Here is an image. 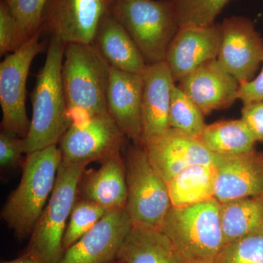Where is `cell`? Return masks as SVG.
I'll list each match as a JSON object with an SVG mask.
<instances>
[{
	"label": "cell",
	"mask_w": 263,
	"mask_h": 263,
	"mask_svg": "<svg viewBox=\"0 0 263 263\" xmlns=\"http://www.w3.org/2000/svg\"><path fill=\"white\" fill-rule=\"evenodd\" d=\"M87 164H67L59 167L54 188L38 219L24 252L46 263H59L65 253L63 238L78 199V190Z\"/></svg>",
	"instance_id": "obj_6"
},
{
	"label": "cell",
	"mask_w": 263,
	"mask_h": 263,
	"mask_svg": "<svg viewBox=\"0 0 263 263\" xmlns=\"http://www.w3.org/2000/svg\"><path fill=\"white\" fill-rule=\"evenodd\" d=\"M143 86L141 74L110 67L106 98L108 113L124 136L136 144H141L142 141Z\"/></svg>",
	"instance_id": "obj_16"
},
{
	"label": "cell",
	"mask_w": 263,
	"mask_h": 263,
	"mask_svg": "<svg viewBox=\"0 0 263 263\" xmlns=\"http://www.w3.org/2000/svg\"><path fill=\"white\" fill-rule=\"evenodd\" d=\"M220 202L215 198L171 207L160 229L189 263H214L224 246Z\"/></svg>",
	"instance_id": "obj_4"
},
{
	"label": "cell",
	"mask_w": 263,
	"mask_h": 263,
	"mask_svg": "<svg viewBox=\"0 0 263 263\" xmlns=\"http://www.w3.org/2000/svg\"><path fill=\"white\" fill-rule=\"evenodd\" d=\"M123 157L127 185L125 209L133 226L160 229L172 207L167 182L154 168L142 145L134 143Z\"/></svg>",
	"instance_id": "obj_7"
},
{
	"label": "cell",
	"mask_w": 263,
	"mask_h": 263,
	"mask_svg": "<svg viewBox=\"0 0 263 263\" xmlns=\"http://www.w3.org/2000/svg\"><path fill=\"white\" fill-rule=\"evenodd\" d=\"M65 46L58 38L50 37L44 65L31 94L32 119L23 138L27 155L57 145L72 124L62 77Z\"/></svg>",
	"instance_id": "obj_1"
},
{
	"label": "cell",
	"mask_w": 263,
	"mask_h": 263,
	"mask_svg": "<svg viewBox=\"0 0 263 263\" xmlns=\"http://www.w3.org/2000/svg\"><path fill=\"white\" fill-rule=\"evenodd\" d=\"M241 119L247 124L257 142L263 143V100L245 104Z\"/></svg>",
	"instance_id": "obj_32"
},
{
	"label": "cell",
	"mask_w": 263,
	"mask_h": 263,
	"mask_svg": "<svg viewBox=\"0 0 263 263\" xmlns=\"http://www.w3.org/2000/svg\"><path fill=\"white\" fill-rule=\"evenodd\" d=\"M5 0L0 1V55L13 53L30 39Z\"/></svg>",
	"instance_id": "obj_29"
},
{
	"label": "cell",
	"mask_w": 263,
	"mask_h": 263,
	"mask_svg": "<svg viewBox=\"0 0 263 263\" xmlns=\"http://www.w3.org/2000/svg\"><path fill=\"white\" fill-rule=\"evenodd\" d=\"M12 13L32 37L42 31V15L47 0H5Z\"/></svg>",
	"instance_id": "obj_30"
},
{
	"label": "cell",
	"mask_w": 263,
	"mask_h": 263,
	"mask_svg": "<svg viewBox=\"0 0 263 263\" xmlns=\"http://www.w3.org/2000/svg\"><path fill=\"white\" fill-rule=\"evenodd\" d=\"M42 31L34 34L18 50L10 53L0 63V105L3 131L24 138L30 120L26 109L27 82L33 60L43 51L40 41Z\"/></svg>",
	"instance_id": "obj_8"
},
{
	"label": "cell",
	"mask_w": 263,
	"mask_h": 263,
	"mask_svg": "<svg viewBox=\"0 0 263 263\" xmlns=\"http://www.w3.org/2000/svg\"><path fill=\"white\" fill-rule=\"evenodd\" d=\"M24 154L23 138L2 130L0 134V165L2 168L15 167Z\"/></svg>",
	"instance_id": "obj_31"
},
{
	"label": "cell",
	"mask_w": 263,
	"mask_h": 263,
	"mask_svg": "<svg viewBox=\"0 0 263 263\" xmlns=\"http://www.w3.org/2000/svg\"><path fill=\"white\" fill-rule=\"evenodd\" d=\"M142 146L154 168L167 183L186 167L215 164L218 158V155L208 150L197 138L172 128Z\"/></svg>",
	"instance_id": "obj_13"
},
{
	"label": "cell",
	"mask_w": 263,
	"mask_h": 263,
	"mask_svg": "<svg viewBox=\"0 0 263 263\" xmlns=\"http://www.w3.org/2000/svg\"><path fill=\"white\" fill-rule=\"evenodd\" d=\"M199 140L208 150L219 155H237L255 150L257 143L240 118L206 124Z\"/></svg>",
	"instance_id": "obj_24"
},
{
	"label": "cell",
	"mask_w": 263,
	"mask_h": 263,
	"mask_svg": "<svg viewBox=\"0 0 263 263\" xmlns=\"http://www.w3.org/2000/svg\"><path fill=\"white\" fill-rule=\"evenodd\" d=\"M126 209L108 211L80 239L67 249L59 263H110L133 228Z\"/></svg>",
	"instance_id": "obj_12"
},
{
	"label": "cell",
	"mask_w": 263,
	"mask_h": 263,
	"mask_svg": "<svg viewBox=\"0 0 263 263\" xmlns=\"http://www.w3.org/2000/svg\"><path fill=\"white\" fill-rule=\"evenodd\" d=\"M114 0H47L43 33L69 43L93 44L102 21L111 13Z\"/></svg>",
	"instance_id": "obj_9"
},
{
	"label": "cell",
	"mask_w": 263,
	"mask_h": 263,
	"mask_svg": "<svg viewBox=\"0 0 263 263\" xmlns=\"http://www.w3.org/2000/svg\"><path fill=\"white\" fill-rule=\"evenodd\" d=\"M110 263H122L121 261H119V259H116V260L113 261V262Z\"/></svg>",
	"instance_id": "obj_35"
},
{
	"label": "cell",
	"mask_w": 263,
	"mask_h": 263,
	"mask_svg": "<svg viewBox=\"0 0 263 263\" xmlns=\"http://www.w3.org/2000/svg\"><path fill=\"white\" fill-rule=\"evenodd\" d=\"M126 138L109 114L73 122L59 142L62 162L87 164L102 162L122 151Z\"/></svg>",
	"instance_id": "obj_10"
},
{
	"label": "cell",
	"mask_w": 263,
	"mask_h": 263,
	"mask_svg": "<svg viewBox=\"0 0 263 263\" xmlns=\"http://www.w3.org/2000/svg\"><path fill=\"white\" fill-rule=\"evenodd\" d=\"M111 13L136 43L147 65L164 61L180 27L172 0H114Z\"/></svg>",
	"instance_id": "obj_5"
},
{
	"label": "cell",
	"mask_w": 263,
	"mask_h": 263,
	"mask_svg": "<svg viewBox=\"0 0 263 263\" xmlns=\"http://www.w3.org/2000/svg\"><path fill=\"white\" fill-rule=\"evenodd\" d=\"M180 27L208 26L233 0H172Z\"/></svg>",
	"instance_id": "obj_26"
},
{
	"label": "cell",
	"mask_w": 263,
	"mask_h": 263,
	"mask_svg": "<svg viewBox=\"0 0 263 263\" xmlns=\"http://www.w3.org/2000/svg\"><path fill=\"white\" fill-rule=\"evenodd\" d=\"M61 163L57 145L27 154L20 183L1 211L2 219L19 241L30 238L51 197Z\"/></svg>",
	"instance_id": "obj_2"
},
{
	"label": "cell",
	"mask_w": 263,
	"mask_h": 263,
	"mask_svg": "<svg viewBox=\"0 0 263 263\" xmlns=\"http://www.w3.org/2000/svg\"><path fill=\"white\" fill-rule=\"evenodd\" d=\"M220 25L221 42L217 61L239 84L255 78L263 61V38L252 21L231 16Z\"/></svg>",
	"instance_id": "obj_11"
},
{
	"label": "cell",
	"mask_w": 263,
	"mask_h": 263,
	"mask_svg": "<svg viewBox=\"0 0 263 263\" xmlns=\"http://www.w3.org/2000/svg\"><path fill=\"white\" fill-rule=\"evenodd\" d=\"M93 44L113 68L141 75L146 70V62L136 43L111 13L102 21Z\"/></svg>",
	"instance_id": "obj_20"
},
{
	"label": "cell",
	"mask_w": 263,
	"mask_h": 263,
	"mask_svg": "<svg viewBox=\"0 0 263 263\" xmlns=\"http://www.w3.org/2000/svg\"><path fill=\"white\" fill-rule=\"evenodd\" d=\"M122 152L102 161L98 169L84 171L79 184L78 198L95 202L108 211L125 209L127 185Z\"/></svg>",
	"instance_id": "obj_19"
},
{
	"label": "cell",
	"mask_w": 263,
	"mask_h": 263,
	"mask_svg": "<svg viewBox=\"0 0 263 263\" xmlns=\"http://www.w3.org/2000/svg\"><path fill=\"white\" fill-rule=\"evenodd\" d=\"M220 42L219 24L180 27L164 58L175 82H179L199 67L216 60Z\"/></svg>",
	"instance_id": "obj_14"
},
{
	"label": "cell",
	"mask_w": 263,
	"mask_h": 263,
	"mask_svg": "<svg viewBox=\"0 0 263 263\" xmlns=\"http://www.w3.org/2000/svg\"><path fill=\"white\" fill-rule=\"evenodd\" d=\"M214 198L220 203L263 195V152L219 155Z\"/></svg>",
	"instance_id": "obj_15"
},
{
	"label": "cell",
	"mask_w": 263,
	"mask_h": 263,
	"mask_svg": "<svg viewBox=\"0 0 263 263\" xmlns=\"http://www.w3.org/2000/svg\"><path fill=\"white\" fill-rule=\"evenodd\" d=\"M109 76L110 66L94 44L66 45L62 77L71 121L108 114Z\"/></svg>",
	"instance_id": "obj_3"
},
{
	"label": "cell",
	"mask_w": 263,
	"mask_h": 263,
	"mask_svg": "<svg viewBox=\"0 0 263 263\" xmlns=\"http://www.w3.org/2000/svg\"><path fill=\"white\" fill-rule=\"evenodd\" d=\"M259 75L249 82L240 84L238 100L245 104L263 100V61Z\"/></svg>",
	"instance_id": "obj_33"
},
{
	"label": "cell",
	"mask_w": 263,
	"mask_h": 263,
	"mask_svg": "<svg viewBox=\"0 0 263 263\" xmlns=\"http://www.w3.org/2000/svg\"><path fill=\"white\" fill-rule=\"evenodd\" d=\"M122 263H189L161 229L133 226L118 254Z\"/></svg>",
	"instance_id": "obj_21"
},
{
	"label": "cell",
	"mask_w": 263,
	"mask_h": 263,
	"mask_svg": "<svg viewBox=\"0 0 263 263\" xmlns=\"http://www.w3.org/2000/svg\"><path fill=\"white\" fill-rule=\"evenodd\" d=\"M0 263H46L32 254L23 252L20 257L10 260H3Z\"/></svg>",
	"instance_id": "obj_34"
},
{
	"label": "cell",
	"mask_w": 263,
	"mask_h": 263,
	"mask_svg": "<svg viewBox=\"0 0 263 263\" xmlns=\"http://www.w3.org/2000/svg\"><path fill=\"white\" fill-rule=\"evenodd\" d=\"M108 212L98 204L78 198L71 212L64 235L65 252L88 233Z\"/></svg>",
	"instance_id": "obj_27"
},
{
	"label": "cell",
	"mask_w": 263,
	"mask_h": 263,
	"mask_svg": "<svg viewBox=\"0 0 263 263\" xmlns=\"http://www.w3.org/2000/svg\"><path fill=\"white\" fill-rule=\"evenodd\" d=\"M141 144L170 129L169 110L175 81L166 62L147 65L143 73Z\"/></svg>",
	"instance_id": "obj_18"
},
{
	"label": "cell",
	"mask_w": 263,
	"mask_h": 263,
	"mask_svg": "<svg viewBox=\"0 0 263 263\" xmlns=\"http://www.w3.org/2000/svg\"><path fill=\"white\" fill-rule=\"evenodd\" d=\"M169 125L172 129L195 138L200 136L206 126L202 110L176 85L171 95Z\"/></svg>",
	"instance_id": "obj_25"
},
{
	"label": "cell",
	"mask_w": 263,
	"mask_h": 263,
	"mask_svg": "<svg viewBox=\"0 0 263 263\" xmlns=\"http://www.w3.org/2000/svg\"><path fill=\"white\" fill-rule=\"evenodd\" d=\"M179 86L207 116L231 107L238 100L240 84L216 60L183 78Z\"/></svg>",
	"instance_id": "obj_17"
},
{
	"label": "cell",
	"mask_w": 263,
	"mask_h": 263,
	"mask_svg": "<svg viewBox=\"0 0 263 263\" xmlns=\"http://www.w3.org/2000/svg\"><path fill=\"white\" fill-rule=\"evenodd\" d=\"M214 263H263V233L227 243Z\"/></svg>",
	"instance_id": "obj_28"
},
{
	"label": "cell",
	"mask_w": 263,
	"mask_h": 263,
	"mask_svg": "<svg viewBox=\"0 0 263 263\" xmlns=\"http://www.w3.org/2000/svg\"><path fill=\"white\" fill-rule=\"evenodd\" d=\"M220 204L224 245L263 233V195Z\"/></svg>",
	"instance_id": "obj_22"
},
{
	"label": "cell",
	"mask_w": 263,
	"mask_h": 263,
	"mask_svg": "<svg viewBox=\"0 0 263 263\" xmlns=\"http://www.w3.org/2000/svg\"><path fill=\"white\" fill-rule=\"evenodd\" d=\"M215 164H195L167 183L172 207L190 206L214 198Z\"/></svg>",
	"instance_id": "obj_23"
}]
</instances>
